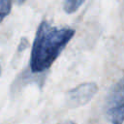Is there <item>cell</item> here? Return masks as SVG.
I'll list each match as a JSON object with an SVG mask.
<instances>
[{"label": "cell", "mask_w": 124, "mask_h": 124, "mask_svg": "<svg viewBox=\"0 0 124 124\" xmlns=\"http://www.w3.org/2000/svg\"><path fill=\"white\" fill-rule=\"evenodd\" d=\"M15 2H16V4H19V5H20V4H23V3L25 2V0H15Z\"/></svg>", "instance_id": "52a82bcc"}, {"label": "cell", "mask_w": 124, "mask_h": 124, "mask_svg": "<svg viewBox=\"0 0 124 124\" xmlns=\"http://www.w3.org/2000/svg\"><path fill=\"white\" fill-rule=\"evenodd\" d=\"M84 1L85 0H65L63 9L67 14H74L82 6Z\"/></svg>", "instance_id": "277c9868"}, {"label": "cell", "mask_w": 124, "mask_h": 124, "mask_svg": "<svg viewBox=\"0 0 124 124\" xmlns=\"http://www.w3.org/2000/svg\"><path fill=\"white\" fill-rule=\"evenodd\" d=\"M27 45H28V42L26 41V39L25 38H23L22 40H21V43H20V45H19V50H22V49H24L26 46H27Z\"/></svg>", "instance_id": "8992f818"}, {"label": "cell", "mask_w": 124, "mask_h": 124, "mask_svg": "<svg viewBox=\"0 0 124 124\" xmlns=\"http://www.w3.org/2000/svg\"><path fill=\"white\" fill-rule=\"evenodd\" d=\"M75 35L70 27H57L43 20L38 26L32 45L30 68L33 73L47 70Z\"/></svg>", "instance_id": "6da1fadb"}, {"label": "cell", "mask_w": 124, "mask_h": 124, "mask_svg": "<svg viewBox=\"0 0 124 124\" xmlns=\"http://www.w3.org/2000/svg\"><path fill=\"white\" fill-rule=\"evenodd\" d=\"M98 92L95 82L81 83L72 88L67 94V102L71 108H78L89 103Z\"/></svg>", "instance_id": "3957f363"}, {"label": "cell", "mask_w": 124, "mask_h": 124, "mask_svg": "<svg viewBox=\"0 0 124 124\" xmlns=\"http://www.w3.org/2000/svg\"><path fill=\"white\" fill-rule=\"evenodd\" d=\"M13 0H0V22L11 13Z\"/></svg>", "instance_id": "5b68a950"}, {"label": "cell", "mask_w": 124, "mask_h": 124, "mask_svg": "<svg viewBox=\"0 0 124 124\" xmlns=\"http://www.w3.org/2000/svg\"><path fill=\"white\" fill-rule=\"evenodd\" d=\"M62 124H75V123H74V122H70V121H69V122H66V123H62Z\"/></svg>", "instance_id": "ba28073f"}, {"label": "cell", "mask_w": 124, "mask_h": 124, "mask_svg": "<svg viewBox=\"0 0 124 124\" xmlns=\"http://www.w3.org/2000/svg\"><path fill=\"white\" fill-rule=\"evenodd\" d=\"M105 114L110 124L124 123V77L109 90L105 104Z\"/></svg>", "instance_id": "7a4b0ae2"}, {"label": "cell", "mask_w": 124, "mask_h": 124, "mask_svg": "<svg viewBox=\"0 0 124 124\" xmlns=\"http://www.w3.org/2000/svg\"><path fill=\"white\" fill-rule=\"evenodd\" d=\"M1 72H2V68H1V65H0V75H1Z\"/></svg>", "instance_id": "9c48e42d"}]
</instances>
